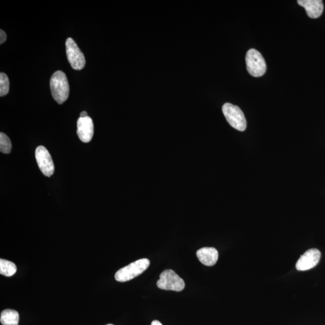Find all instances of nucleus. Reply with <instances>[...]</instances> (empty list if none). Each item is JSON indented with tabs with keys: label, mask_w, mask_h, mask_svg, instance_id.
Segmentation results:
<instances>
[{
	"label": "nucleus",
	"mask_w": 325,
	"mask_h": 325,
	"mask_svg": "<svg viewBox=\"0 0 325 325\" xmlns=\"http://www.w3.org/2000/svg\"><path fill=\"white\" fill-rule=\"evenodd\" d=\"M50 89L52 97L59 104H62L68 99L69 85L68 80L64 72H55L50 79Z\"/></svg>",
	"instance_id": "f257e3e1"
},
{
	"label": "nucleus",
	"mask_w": 325,
	"mask_h": 325,
	"mask_svg": "<svg viewBox=\"0 0 325 325\" xmlns=\"http://www.w3.org/2000/svg\"><path fill=\"white\" fill-rule=\"evenodd\" d=\"M149 264V260L147 258L136 261L120 269L114 275L115 279L122 282L130 281L144 272L148 268Z\"/></svg>",
	"instance_id": "f03ea898"
},
{
	"label": "nucleus",
	"mask_w": 325,
	"mask_h": 325,
	"mask_svg": "<svg viewBox=\"0 0 325 325\" xmlns=\"http://www.w3.org/2000/svg\"><path fill=\"white\" fill-rule=\"evenodd\" d=\"M223 114L229 124L240 131L246 128V120L242 110L237 106L231 103H225L222 107Z\"/></svg>",
	"instance_id": "7ed1b4c3"
},
{
	"label": "nucleus",
	"mask_w": 325,
	"mask_h": 325,
	"mask_svg": "<svg viewBox=\"0 0 325 325\" xmlns=\"http://www.w3.org/2000/svg\"><path fill=\"white\" fill-rule=\"evenodd\" d=\"M246 64L248 72L255 78L263 76L266 71V64L263 55L255 49L247 51Z\"/></svg>",
	"instance_id": "20e7f679"
},
{
	"label": "nucleus",
	"mask_w": 325,
	"mask_h": 325,
	"mask_svg": "<svg viewBox=\"0 0 325 325\" xmlns=\"http://www.w3.org/2000/svg\"><path fill=\"white\" fill-rule=\"evenodd\" d=\"M157 285L159 289L166 291L181 292L185 288V282L174 271L167 269L160 274Z\"/></svg>",
	"instance_id": "39448f33"
},
{
	"label": "nucleus",
	"mask_w": 325,
	"mask_h": 325,
	"mask_svg": "<svg viewBox=\"0 0 325 325\" xmlns=\"http://www.w3.org/2000/svg\"><path fill=\"white\" fill-rule=\"evenodd\" d=\"M66 51L68 62L73 69L82 70L85 68V55L80 50L78 44L71 37L68 38L66 41Z\"/></svg>",
	"instance_id": "423d86ee"
},
{
	"label": "nucleus",
	"mask_w": 325,
	"mask_h": 325,
	"mask_svg": "<svg viewBox=\"0 0 325 325\" xmlns=\"http://www.w3.org/2000/svg\"><path fill=\"white\" fill-rule=\"evenodd\" d=\"M35 156L41 172L50 177L54 173V165L50 152L44 146H40L35 151Z\"/></svg>",
	"instance_id": "0eeeda50"
},
{
	"label": "nucleus",
	"mask_w": 325,
	"mask_h": 325,
	"mask_svg": "<svg viewBox=\"0 0 325 325\" xmlns=\"http://www.w3.org/2000/svg\"><path fill=\"white\" fill-rule=\"evenodd\" d=\"M321 253L317 249H310L302 255L297 261L296 268L299 271H305L316 266L320 261Z\"/></svg>",
	"instance_id": "6e6552de"
},
{
	"label": "nucleus",
	"mask_w": 325,
	"mask_h": 325,
	"mask_svg": "<svg viewBox=\"0 0 325 325\" xmlns=\"http://www.w3.org/2000/svg\"><path fill=\"white\" fill-rule=\"evenodd\" d=\"M77 133L80 141L84 143H88L91 141L94 133V126L92 119L89 117H80L78 121Z\"/></svg>",
	"instance_id": "1a4fd4ad"
},
{
	"label": "nucleus",
	"mask_w": 325,
	"mask_h": 325,
	"mask_svg": "<svg viewBox=\"0 0 325 325\" xmlns=\"http://www.w3.org/2000/svg\"><path fill=\"white\" fill-rule=\"evenodd\" d=\"M298 5L305 9L311 18H317L323 11V2L321 0H299Z\"/></svg>",
	"instance_id": "9d476101"
},
{
	"label": "nucleus",
	"mask_w": 325,
	"mask_h": 325,
	"mask_svg": "<svg viewBox=\"0 0 325 325\" xmlns=\"http://www.w3.org/2000/svg\"><path fill=\"white\" fill-rule=\"evenodd\" d=\"M197 257L202 264L207 266H213L218 261L219 254L214 247H203L197 253Z\"/></svg>",
	"instance_id": "9b49d317"
},
{
	"label": "nucleus",
	"mask_w": 325,
	"mask_h": 325,
	"mask_svg": "<svg viewBox=\"0 0 325 325\" xmlns=\"http://www.w3.org/2000/svg\"><path fill=\"white\" fill-rule=\"evenodd\" d=\"M19 313L15 310L7 309L1 313L0 321L3 325H18Z\"/></svg>",
	"instance_id": "f8f14e48"
},
{
	"label": "nucleus",
	"mask_w": 325,
	"mask_h": 325,
	"mask_svg": "<svg viewBox=\"0 0 325 325\" xmlns=\"http://www.w3.org/2000/svg\"><path fill=\"white\" fill-rule=\"evenodd\" d=\"M17 268L13 262L5 259L0 260V274L6 277H12L16 273Z\"/></svg>",
	"instance_id": "ddd939ff"
},
{
	"label": "nucleus",
	"mask_w": 325,
	"mask_h": 325,
	"mask_svg": "<svg viewBox=\"0 0 325 325\" xmlns=\"http://www.w3.org/2000/svg\"><path fill=\"white\" fill-rule=\"evenodd\" d=\"M0 151L7 155L12 151L11 141L8 136L2 132L0 133Z\"/></svg>",
	"instance_id": "4468645a"
},
{
	"label": "nucleus",
	"mask_w": 325,
	"mask_h": 325,
	"mask_svg": "<svg viewBox=\"0 0 325 325\" xmlns=\"http://www.w3.org/2000/svg\"><path fill=\"white\" fill-rule=\"evenodd\" d=\"M9 80L8 75L5 73L1 72L0 74V96L4 97L9 93Z\"/></svg>",
	"instance_id": "2eb2a0df"
},
{
	"label": "nucleus",
	"mask_w": 325,
	"mask_h": 325,
	"mask_svg": "<svg viewBox=\"0 0 325 325\" xmlns=\"http://www.w3.org/2000/svg\"><path fill=\"white\" fill-rule=\"evenodd\" d=\"M7 40V35L4 31H0V44H3Z\"/></svg>",
	"instance_id": "dca6fc26"
},
{
	"label": "nucleus",
	"mask_w": 325,
	"mask_h": 325,
	"mask_svg": "<svg viewBox=\"0 0 325 325\" xmlns=\"http://www.w3.org/2000/svg\"><path fill=\"white\" fill-rule=\"evenodd\" d=\"M88 116H87V113L85 111H82V112L80 113V118H86Z\"/></svg>",
	"instance_id": "f3484780"
},
{
	"label": "nucleus",
	"mask_w": 325,
	"mask_h": 325,
	"mask_svg": "<svg viewBox=\"0 0 325 325\" xmlns=\"http://www.w3.org/2000/svg\"><path fill=\"white\" fill-rule=\"evenodd\" d=\"M151 325H163L158 320H154L152 321Z\"/></svg>",
	"instance_id": "a211bd4d"
},
{
	"label": "nucleus",
	"mask_w": 325,
	"mask_h": 325,
	"mask_svg": "<svg viewBox=\"0 0 325 325\" xmlns=\"http://www.w3.org/2000/svg\"><path fill=\"white\" fill-rule=\"evenodd\" d=\"M106 325H113V324H106Z\"/></svg>",
	"instance_id": "6ab92c4d"
}]
</instances>
